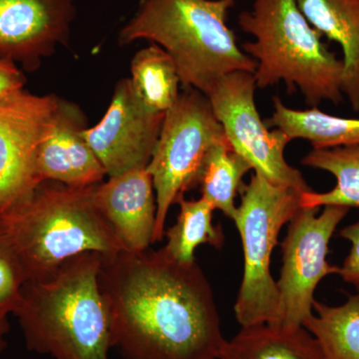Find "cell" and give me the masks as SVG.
Here are the masks:
<instances>
[{
  "mask_svg": "<svg viewBox=\"0 0 359 359\" xmlns=\"http://www.w3.org/2000/svg\"><path fill=\"white\" fill-rule=\"evenodd\" d=\"M98 282L125 359H219L226 339L196 262L180 264L164 249L102 255Z\"/></svg>",
  "mask_w": 359,
  "mask_h": 359,
  "instance_id": "obj_1",
  "label": "cell"
},
{
  "mask_svg": "<svg viewBox=\"0 0 359 359\" xmlns=\"http://www.w3.org/2000/svg\"><path fill=\"white\" fill-rule=\"evenodd\" d=\"M290 140L304 139L313 149H332L359 146V119L327 114L318 107L292 109L278 97L273 98V113L266 120Z\"/></svg>",
  "mask_w": 359,
  "mask_h": 359,
  "instance_id": "obj_17",
  "label": "cell"
},
{
  "mask_svg": "<svg viewBox=\"0 0 359 359\" xmlns=\"http://www.w3.org/2000/svg\"><path fill=\"white\" fill-rule=\"evenodd\" d=\"M238 25L255 39L241 48L256 61L257 88L283 82L311 107L344 101L342 59L328 49L297 0H254L252 9L238 16Z\"/></svg>",
  "mask_w": 359,
  "mask_h": 359,
  "instance_id": "obj_5",
  "label": "cell"
},
{
  "mask_svg": "<svg viewBox=\"0 0 359 359\" xmlns=\"http://www.w3.org/2000/svg\"><path fill=\"white\" fill-rule=\"evenodd\" d=\"M257 88L254 73L237 71L221 78L207 97L231 147L256 173L271 183L311 192L301 172L285 160L292 140L280 130L269 131L262 120L255 101Z\"/></svg>",
  "mask_w": 359,
  "mask_h": 359,
  "instance_id": "obj_8",
  "label": "cell"
},
{
  "mask_svg": "<svg viewBox=\"0 0 359 359\" xmlns=\"http://www.w3.org/2000/svg\"><path fill=\"white\" fill-rule=\"evenodd\" d=\"M166 113L148 109L130 78L116 85L109 107L85 138L109 177L147 168L159 140Z\"/></svg>",
  "mask_w": 359,
  "mask_h": 359,
  "instance_id": "obj_11",
  "label": "cell"
},
{
  "mask_svg": "<svg viewBox=\"0 0 359 359\" xmlns=\"http://www.w3.org/2000/svg\"><path fill=\"white\" fill-rule=\"evenodd\" d=\"M250 170L249 163L226 139L216 144L205 156L197 187H200L202 197L211 203L215 210H219L233 221L238 209L236 196Z\"/></svg>",
  "mask_w": 359,
  "mask_h": 359,
  "instance_id": "obj_21",
  "label": "cell"
},
{
  "mask_svg": "<svg viewBox=\"0 0 359 359\" xmlns=\"http://www.w3.org/2000/svg\"><path fill=\"white\" fill-rule=\"evenodd\" d=\"M86 128L87 119L79 106L59 99L51 128L37 156L41 183L57 182L75 188L102 183L107 172L85 138Z\"/></svg>",
  "mask_w": 359,
  "mask_h": 359,
  "instance_id": "obj_13",
  "label": "cell"
},
{
  "mask_svg": "<svg viewBox=\"0 0 359 359\" xmlns=\"http://www.w3.org/2000/svg\"><path fill=\"white\" fill-rule=\"evenodd\" d=\"M95 186L45 181L0 214V237L18 257L26 282L48 280L71 257L126 252L94 202Z\"/></svg>",
  "mask_w": 359,
  "mask_h": 359,
  "instance_id": "obj_2",
  "label": "cell"
},
{
  "mask_svg": "<svg viewBox=\"0 0 359 359\" xmlns=\"http://www.w3.org/2000/svg\"><path fill=\"white\" fill-rule=\"evenodd\" d=\"M74 0H0V60L25 72L67 43Z\"/></svg>",
  "mask_w": 359,
  "mask_h": 359,
  "instance_id": "obj_12",
  "label": "cell"
},
{
  "mask_svg": "<svg viewBox=\"0 0 359 359\" xmlns=\"http://www.w3.org/2000/svg\"><path fill=\"white\" fill-rule=\"evenodd\" d=\"M237 0H143L119 34L121 44L146 39L173 59L181 84L209 95L221 78L255 73L256 61L242 50L226 25Z\"/></svg>",
  "mask_w": 359,
  "mask_h": 359,
  "instance_id": "obj_4",
  "label": "cell"
},
{
  "mask_svg": "<svg viewBox=\"0 0 359 359\" xmlns=\"http://www.w3.org/2000/svg\"><path fill=\"white\" fill-rule=\"evenodd\" d=\"M209 98L198 90L185 88L167 111L159 140L147 166L157 202L153 243L165 237L168 212L172 205L196 188L205 156L226 140Z\"/></svg>",
  "mask_w": 359,
  "mask_h": 359,
  "instance_id": "obj_7",
  "label": "cell"
},
{
  "mask_svg": "<svg viewBox=\"0 0 359 359\" xmlns=\"http://www.w3.org/2000/svg\"><path fill=\"white\" fill-rule=\"evenodd\" d=\"M304 327L318 341L325 359H359V294L330 306L314 299Z\"/></svg>",
  "mask_w": 359,
  "mask_h": 359,
  "instance_id": "obj_18",
  "label": "cell"
},
{
  "mask_svg": "<svg viewBox=\"0 0 359 359\" xmlns=\"http://www.w3.org/2000/svg\"><path fill=\"white\" fill-rule=\"evenodd\" d=\"M241 192L242 201L233 222L242 238L245 266L236 318L242 327H276L280 295L271 273V256L283 226L302 209V193L271 183L256 172Z\"/></svg>",
  "mask_w": 359,
  "mask_h": 359,
  "instance_id": "obj_6",
  "label": "cell"
},
{
  "mask_svg": "<svg viewBox=\"0 0 359 359\" xmlns=\"http://www.w3.org/2000/svg\"><path fill=\"white\" fill-rule=\"evenodd\" d=\"M180 212L176 224L165 231L168 238L166 254L180 264L195 263V250L202 244L219 249L224 237L221 226L212 224L215 208L204 198L198 200L180 199Z\"/></svg>",
  "mask_w": 359,
  "mask_h": 359,
  "instance_id": "obj_22",
  "label": "cell"
},
{
  "mask_svg": "<svg viewBox=\"0 0 359 359\" xmlns=\"http://www.w3.org/2000/svg\"><path fill=\"white\" fill-rule=\"evenodd\" d=\"M302 208L289 223L282 244L283 266L276 282L280 318L276 327H304L313 314L314 290L327 276L339 273L327 257L330 243L349 209L342 205Z\"/></svg>",
  "mask_w": 359,
  "mask_h": 359,
  "instance_id": "obj_9",
  "label": "cell"
},
{
  "mask_svg": "<svg viewBox=\"0 0 359 359\" xmlns=\"http://www.w3.org/2000/svg\"><path fill=\"white\" fill-rule=\"evenodd\" d=\"M339 236L351 242V249L344 264L339 268L337 275L341 276L344 282L353 285L359 294V221L342 229Z\"/></svg>",
  "mask_w": 359,
  "mask_h": 359,
  "instance_id": "obj_24",
  "label": "cell"
},
{
  "mask_svg": "<svg viewBox=\"0 0 359 359\" xmlns=\"http://www.w3.org/2000/svg\"><path fill=\"white\" fill-rule=\"evenodd\" d=\"M59 99L25 89L0 98V214L20 204L41 184L37 156Z\"/></svg>",
  "mask_w": 359,
  "mask_h": 359,
  "instance_id": "obj_10",
  "label": "cell"
},
{
  "mask_svg": "<svg viewBox=\"0 0 359 359\" xmlns=\"http://www.w3.org/2000/svg\"><path fill=\"white\" fill-rule=\"evenodd\" d=\"M302 14L323 37L342 50V92L359 111V0H297Z\"/></svg>",
  "mask_w": 359,
  "mask_h": 359,
  "instance_id": "obj_15",
  "label": "cell"
},
{
  "mask_svg": "<svg viewBox=\"0 0 359 359\" xmlns=\"http://www.w3.org/2000/svg\"><path fill=\"white\" fill-rule=\"evenodd\" d=\"M219 359H325L318 341L304 327L269 325L242 327L226 340Z\"/></svg>",
  "mask_w": 359,
  "mask_h": 359,
  "instance_id": "obj_16",
  "label": "cell"
},
{
  "mask_svg": "<svg viewBox=\"0 0 359 359\" xmlns=\"http://www.w3.org/2000/svg\"><path fill=\"white\" fill-rule=\"evenodd\" d=\"M94 202L126 252H143L153 244L157 202L147 168L131 170L98 184Z\"/></svg>",
  "mask_w": 359,
  "mask_h": 359,
  "instance_id": "obj_14",
  "label": "cell"
},
{
  "mask_svg": "<svg viewBox=\"0 0 359 359\" xmlns=\"http://www.w3.org/2000/svg\"><path fill=\"white\" fill-rule=\"evenodd\" d=\"M102 255L67 259L48 280L26 282L13 314L30 351L54 359H109L111 321L99 287Z\"/></svg>",
  "mask_w": 359,
  "mask_h": 359,
  "instance_id": "obj_3",
  "label": "cell"
},
{
  "mask_svg": "<svg viewBox=\"0 0 359 359\" xmlns=\"http://www.w3.org/2000/svg\"><path fill=\"white\" fill-rule=\"evenodd\" d=\"M25 71L18 65L0 60V98L25 89Z\"/></svg>",
  "mask_w": 359,
  "mask_h": 359,
  "instance_id": "obj_25",
  "label": "cell"
},
{
  "mask_svg": "<svg viewBox=\"0 0 359 359\" xmlns=\"http://www.w3.org/2000/svg\"><path fill=\"white\" fill-rule=\"evenodd\" d=\"M131 83L144 105L155 113H166L178 100L181 84L171 56L152 43L135 54L131 61Z\"/></svg>",
  "mask_w": 359,
  "mask_h": 359,
  "instance_id": "obj_20",
  "label": "cell"
},
{
  "mask_svg": "<svg viewBox=\"0 0 359 359\" xmlns=\"http://www.w3.org/2000/svg\"><path fill=\"white\" fill-rule=\"evenodd\" d=\"M302 164L328 172L337 180L334 188L328 192L302 193V208H359V146L313 149L302 158Z\"/></svg>",
  "mask_w": 359,
  "mask_h": 359,
  "instance_id": "obj_19",
  "label": "cell"
},
{
  "mask_svg": "<svg viewBox=\"0 0 359 359\" xmlns=\"http://www.w3.org/2000/svg\"><path fill=\"white\" fill-rule=\"evenodd\" d=\"M9 332L8 313L0 309V353L6 349V334Z\"/></svg>",
  "mask_w": 359,
  "mask_h": 359,
  "instance_id": "obj_26",
  "label": "cell"
},
{
  "mask_svg": "<svg viewBox=\"0 0 359 359\" xmlns=\"http://www.w3.org/2000/svg\"><path fill=\"white\" fill-rule=\"evenodd\" d=\"M25 273L11 245L0 237V309L14 313L20 306Z\"/></svg>",
  "mask_w": 359,
  "mask_h": 359,
  "instance_id": "obj_23",
  "label": "cell"
}]
</instances>
